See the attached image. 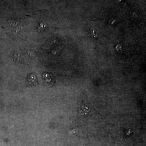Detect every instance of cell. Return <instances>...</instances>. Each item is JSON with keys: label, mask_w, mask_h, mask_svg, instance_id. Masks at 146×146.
<instances>
[{"label": "cell", "mask_w": 146, "mask_h": 146, "mask_svg": "<svg viewBox=\"0 0 146 146\" xmlns=\"http://www.w3.org/2000/svg\"><path fill=\"white\" fill-rule=\"evenodd\" d=\"M44 83L46 86L51 87L55 83V78L53 74L48 72L44 73L42 76Z\"/></svg>", "instance_id": "obj_1"}, {"label": "cell", "mask_w": 146, "mask_h": 146, "mask_svg": "<svg viewBox=\"0 0 146 146\" xmlns=\"http://www.w3.org/2000/svg\"><path fill=\"white\" fill-rule=\"evenodd\" d=\"M38 84V77L36 74L31 73L29 76L26 82V85L28 86H32Z\"/></svg>", "instance_id": "obj_2"}]
</instances>
